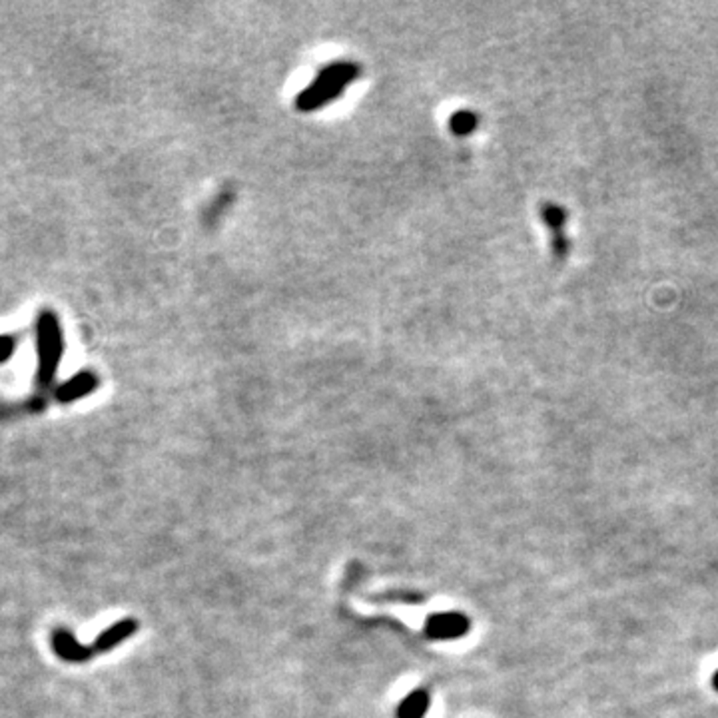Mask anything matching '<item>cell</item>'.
Here are the masks:
<instances>
[{
    "label": "cell",
    "instance_id": "6da1fadb",
    "mask_svg": "<svg viewBox=\"0 0 718 718\" xmlns=\"http://www.w3.org/2000/svg\"><path fill=\"white\" fill-rule=\"evenodd\" d=\"M361 68L353 62H330L328 67L318 72L315 80L300 92L295 100V108L300 112L318 110L330 102L338 100L346 86L359 77Z\"/></svg>",
    "mask_w": 718,
    "mask_h": 718
},
{
    "label": "cell",
    "instance_id": "7a4b0ae2",
    "mask_svg": "<svg viewBox=\"0 0 718 718\" xmlns=\"http://www.w3.org/2000/svg\"><path fill=\"white\" fill-rule=\"evenodd\" d=\"M36 346H39V386L49 387L56 369L60 366L62 353H64V340L59 318L52 312H42L39 315V323H36Z\"/></svg>",
    "mask_w": 718,
    "mask_h": 718
},
{
    "label": "cell",
    "instance_id": "3957f363",
    "mask_svg": "<svg viewBox=\"0 0 718 718\" xmlns=\"http://www.w3.org/2000/svg\"><path fill=\"white\" fill-rule=\"evenodd\" d=\"M425 637L433 641H455L468 635L471 621L463 613H437L425 621Z\"/></svg>",
    "mask_w": 718,
    "mask_h": 718
},
{
    "label": "cell",
    "instance_id": "277c9868",
    "mask_svg": "<svg viewBox=\"0 0 718 718\" xmlns=\"http://www.w3.org/2000/svg\"><path fill=\"white\" fill-rule=\"evenodd\" d=\"M541 220L547 223L549 232H551V246H553V254L557 258H567L568 256V250H571V244H568V240L565 236V223H567V210L563 206H559V204L553 202H545L541 204Z\"/></svg>",
    "mask_w": 718,
    "mask_h": 718
},
{
    "label": "cell",
    "instance_id": "5b68a950",
    "mask_svg": "<svg viewBox=\"0 0 718 718\" xmlns=\"http://www.w3.org/2000/svg\"><path fill=\"white\" fill-rule=\"evenodd\" d=\"M52 647L56 650V655H59L62 660H67V663H84V660H88L92 655H95L92 647L80 645L77 637L67 629L54 631Z\"/></svg>",
    "mask_w": 718,
    "mask_h": 718
},
{
    "label": "cell",
    "instance_id": "8992f818",
    "mask_svg": "<svg viewBox=\"0 0 718 718\" xmlns=\"http://www.w3.org/2000/svg\"><path fill=\"white\" fill-rule=\"evenodd\" d=\"M136 631H138V623L134 619L118 621L106 631L100 632L95 641V645H92V650H95V655H100V652H108L112 649H116L118 645H123L124 641L132 637Z\"/></svg>",
    "mask_w": 718,
    "mask_h": 718
},
{
    "label": "cell",
    "instance_id": "52a82bcc",
    "mask_svg": "<svg viewBox=\"0 0 718 718\" xmlns=\"http://www.w3.org/2000/svg\"><path fill=\"white\" fill-rule=\"evenodd\" d=\"M96 387H98V377L95 373L82 371L56 389V399H59L60 404H72V401L90 395Z\"/></svg>",
    "mask_w": 718,
    "mask_h": 718
},
{
    "label": "cell",
    "instance_id": "ba28073f",
    "mask_svg": "<svg viewBox=\"0 0 718 718\" xmlns=\"http://www.w3.org/2000/svg\"><path fill=\"white\" fill-rule=\"evenodd\" d=\"M432 704V696L425 688H417V691L409 693L404 701L399 703L395 716L397 718H423Z\"/></svg>",
    "mask_w": 718,
    "mask_h": 718
},
{
    "label": "cell",
    "instance_id": "9c48e42d",
    "mask_svg": "<svg viewBox=\"0 0 718 718\" xmlns=\"http://www.w3.org/2000/svg\"><path fill=\"white\" fill-rule=\"evenodd\" d=\"M477 123H479V118L475 116L471 110H459V112H455V114L451 116L450 126H451V130L457 136H465V134L473 132L475 126H477Z\"/></svg>",
    "mask_w": 718,
    "mask_h": 718
},
{
    "label": "cell",
    "instance_id": "30bf717a",
    "mask_svg": "<svg viewBox=\"0 0 718 718\" xmlns=\"http://www.w3.org/2000/svg\"><path fill=\"white\" fill-rule=\"evenodd\" d=\"M16 348V341L11 335H0V363H5L13 358Z\"/></svg>",
    "mask_w": 718,
    "mask_h": 718
},
{
    "label": "cell",
    "instance_id": "8fae6325",
    "mask_svg": "<svg viewBox=\"0 0 718 718\" xmlns=\"http://www.w3.org/2000/svg\"><path fill=\"white\" fill-rule=\"evenodd\" d=\"M711 685H713V688H714V691L718 693V670H716V673L713 675V678H711Z\"/></svg>",
    "mask_w": 718,
    "mask_h": 718
}]
</instances>
